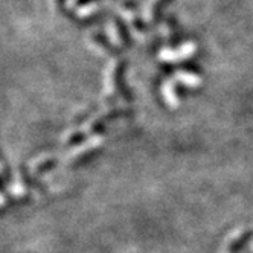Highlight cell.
<instances>
[{
	"mask_svg": "<svg viewBox=\"0 0 253 253\" xmlns=\"http://www.w3.org/2000/svg\"><path fill=\"white\" fill-rule=\"evenodd\" d=\"M252 240H253V229L244 230L241 235H238V237L229 244L227 252H229V253H240L241 250H244V247L249 246V243H250Z\"/></svg>",
	"mask_w": 253,
	"mask_h": 253,
	"instance_id": "1",
	"label": "cell"
},
{
	"mask_svg": "<svg viewBox=\"0 0 253 253\" xmlns=\"http://www.w3.org/2000/svg\"><path fill=\"white\" fill-rule=\"evenodd\" d=\"M20 174H22V182H23V185L26 188H29V189H37L40 192H44V185L39 182L37 177H32L29 174V171H28L26 167H23V165L20 167Z\"/></svg>",
	"mask_w": 253,
	"mask_h": 253,
	"instance_id": "2",
	"label": "cell"
},
{
	"mask_svg": "<svg viewBox=\"0 0 253 253\" xmlns=\"http://www.w3.org/2000/svg\"><path fill=\"white\" fill-rule=\"evenodd\" d=\"M101 151H102V150H99V148H95V150H90V151H87V153H84V154L78 156V157H77L74 162H72L70 168H80V167H84V165H87L88 162H92L93 159H96V157L101 154Z\"/></svg>",
	"mask_w": 253,
	"mask_h": 253,
	"instance_id": "3",
	"label": "cell"
},
{
	"mask_svg": "<svg viewBox=\"0 0 253 253\" xmlns=\"http://www.w3.org/2000/svg\"><path fill=\"white\" fill-rule=\"evenodd\" d=\"M57 167H58V160H57V159H47V160L42 162V164H40L37 168H35V175L40 177V175H43V174H46V172L53 171Z\"/></svg>",
	"mask_w": 253,
	"mask_h": 253,
	"instance_id": "4",
	"label": "cell"
},
{
	"mask_svg": "<svg viewBox=\"0 0 253 253\" xmlns=\"http://www.w3.org/2000/svg\"><path fill=\"white\" fill-rule=\"evenodd\" d=\"M87 139V134L80 131V133H75L74 136H70L69 140H67V145L69 147H75V145H80V143H83L84 140Z\"/></svg>",
	"mask_w": 253,
	"mask_h": 253,
	"instance_id": "5",
	"label": "cell"
}]
</instances>
